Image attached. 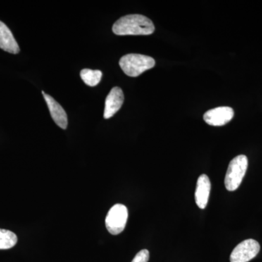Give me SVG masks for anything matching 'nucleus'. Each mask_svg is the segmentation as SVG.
<instances>
[{
	"label": "nucleus",
	"mask_w": 262,
	"mask_h": 262,
	"mask_svg": "<svg viewBox=\"0 0 262 262\" xmlns=\"http://www.w3.org/2000/svg\"><path fill=\"white\" fill-rule=\"evenodd\" d=\"M117 35H149L155 32V25L147 17L139 14L127 15L114 24Z\"/></svg>",
	"instance_id": "nucleus-1"
},
{
	"label": "nucleus",
	"mask_w": 262,
	"mask_h": 262,
	"mask_svg": "<svg viewBox=\"0 0 262 262\" xmlns=\"http://www.w3.org/2000/svg\"><path fill=\"white\" fill-rule=\"evenodd\" d=\"M119 64L124 73L129 77H136L143 72L153 68L155 65L154 58L145 55L127 54L120 58Z\"/></svg>",
	"instance_id": "nucleus-2"
},
{
	"label": "nucleus",
	"mask_w": 262,
	"mask_h": 262,
	"mask_svg": "<svg viewBox=\"0 0 262 262\" xmlns=\"http://www.w3.org/2000/svg\"><path fill=\"white\" fill-rule=\"evenodd\" d=\"M247 168L248 158L246 155H238L231 160L225 179V187L227 190L233 192L239 187Z\"/></svg>",
	"instance_id": "nucleus-3"
},
{
	"label": "nucleus",
	"mask_w": 262,
	"mask_h": 262,
	"mask_svg": "<svg viewBox=\"0 0 262 262\" xmlns=\"http://www.w3.org/2000/svg\"><path fill=\"white\" fill-rule=\"evenodd\" d=\"M128 211L126 206L116 204L112 207L106 217V227L110 234L117 235L121 233L126 226Z\"/></svg>",
	"instance_id": "nucleus-4"
},
{
	"label": "nucleus",
	"mask_w": 262,
	"mask_h": 262,
	"mask_svg": "<svg viewBox=\"0 0 262 262\" xmlns=\"http://www.w3.org/2000/svg\"><path fill=\"white\" fill-rule=\"evenodd\" d=\"M260 245L253 239L243 241L234 248L230 255V262H248L257 256Z\"/></svg>",
	"instance_id": "nucleus-5"
},
{
	"label": "nucleus",
	"mask_w": 262,
	"mask_h": 262,
	"mask_svg": "<svg viewBox=\"0 0 262 262\" xmlns=\"http://www.w3.org/2000/svg\"><path fill=\"white\" fill-rule=\"evenodd\" d=\"M234 110L229 106H220L212 108L203 115L205 122L212 126H223L232 120Z\"/></svg>",
	"instance_id": "nucleus-6"
},
{
	"label": "nucleus",
	"mask_w": 262,
	"mask_h": 262,
	"mask_svg": "<svg viewBox=\"0 0 262 262\" xmlns=\"http://www.w3.org/2000/svg\"><path fill=\"white\" fill-rule=\"evenodd\" d=\"M123 101L124 94L122 89L119 87L113 88L105 101L103 117L110 119L113 117L121 108Z\"/></svg>",
	"instance_id": "nucleus-7"
},
{
	"label": "nucleus",
	"mask_w": 262,
	"mask_h": 262,
	"mask_svg": "<svg viewBox=\"0 0 262 262\" xmlns=\"http://www.w3.org/2000/svg\"><path fill=\"white\" fill-rule=\"evenodd\" d=\"M211 187V182L208 176L206 174H202L196 182L195 192H194V199H195L196 206L201 209H205L208 205Z\"/></svg>",
	"instance_id": "nucleus-8"
},
{
	"label": "nucleus",
	"mask_w": 262,
	"mask_h": 262,
	"mask_svg": "<svg viewBox=\"0 0 262 262\" xmlns=\"http://www.w3.org/2000/svg\"><path fill=\"white\" fill-rule=\"evenodd\" d=\"M43 96H44L45 100L47 103L52 118L56 122V125L62 129L67 128V125H68V118H67V115L65 110L50 95L45 94Z\"/></svg>",
	"instance_id": "nucleus-9"
},
{
	"label": "nucleus",
	"mask_w": 262,
	"mask_h": 262,
	"mask_svg": "<svg viewBox=\"0 0 262 262\" xmlns=\"http://www.w3.org/2000/svg\"><path fill=\"white\" fill-rule=\"evenodd\" d=\"M0 48L12 54H17L20 52V48L11 31L1 20H0Z\"/></svg>",
	"instance_id": "nucleus-10"
},
{
	"label": "nucleus",
	"mask_w": 262,
	"mask_h": 262,
	"mask_svg": "<svg viewBox=\"0 0 262 262\" xmlns=\"http://www.w3.org/2000/svg\"><path fill=\"white\" fill-rule=\"evenodd\" d=\"M80 77L88 85L94 87L99 83L102 77V72L100 70H92L84 69L80 72Z\"/></svg>",
	"instance_id": "nucleus-11"
},
{
	"label": "nucleus",
	"mask_w": 262,
	"mask_h": 262,
	"mask_svg": "<svg viewBox=\"0 0 262 262\" xmlns=\"http://www.w3.org/2000/svg\"><path fill=\"white\" fill-rule=\"evenodd\" d=\"M18 241L16 234L6 229H0V250L10 249L14 247Z\"/></svg>",
	"instance_id": "nucleus-12"
},
{
	"label": "nucleus",
	"mask_w": 262,
	"mask_h": 262,
	"mask_svg": "<svg viewBox=\"0 0 262 262\" xmlns=\"http://www.w3.org/2000/svg\"><path fill=\"white\" fill-rule=\"evenodd\" d=\"M149 259V252L148 250L144 249L139 251L131 262H148Z\"/></svg>",
	"instance_id": "nucleus-13"
}]
</instances>
